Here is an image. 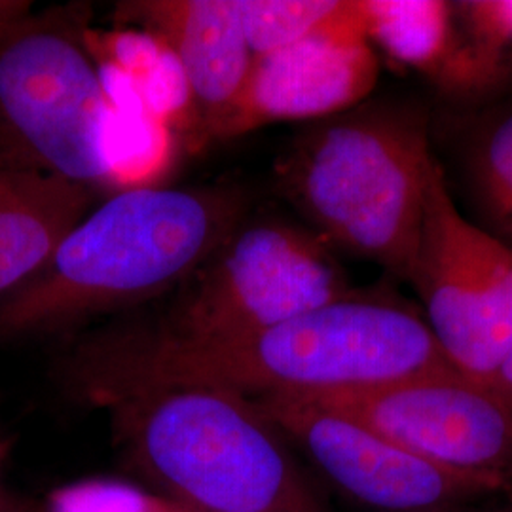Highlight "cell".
<instances>
[{
    "label": "cell",
    "mask_w": 512,
    "mask_h": 512,
    "mask_svg": "<svg viewBox=\"0 0 512 512\" xmlns=\"http://www.w3.org/2000/svg\"><path fill=\"white\" fill-rule=\"evenodd\" d=\"M450 370L418 308L355 289L272 329L232 338L173 340L129 325L107 330L80 342L67 376L90 403L160 385L217 387L249 399L313 397Z\"/></svg>",
    "instance_id": "6da1fadb"
},
{
    "label": "cell",
    "mask_w": 512,
    "mask_h": 512,
    "mask_svg": "<svg viewBox=\"0 0 512 512\" xmlns=\"http://www.w3.org/2000/svg\"><path fill=\"white\" fill-rule=\"evenodd\" d=\"M249 213L251 194L239 184L112 194L0 298V340L52 334L175 291Z\"/></svg>",
    "instance_id": "7a4b0ae2"
},
{
    "label": "cell",
    "mask_w": 512,
    "mask_h": 512,
    "mask_svg": "<svg viewBox=\"0 0 512 512\" xmlns=\"http://www.w3.org/2000/svg\"><path fill=\"white\" fill-rule=\"evenodd\" d=\"M435 160L418 105L365 99L304 124L274 167L275 186L313 234L406 281Z\"/></svg>",
    "instance_id": "3957f363"
},
{
    "label": "cell",
    "mask_w": 512,
    "mask_h": 512,
    "mask_svg": "<svg viewBox=\"0 0 512 512\" xmlns=\"http://www.w3.org/2000/svg\"><path fill=\"white\" fill-rule=\"evenodd\" d=\"M112 433L129 465L194 512H327L253 399L203 385L110 393Z\"/></svg>",
    "instance_id": "277c9868"
},
{
    "label": "cell",
    "mask_w": 512,
    "mask_h": 512,
    "mask_svg": "<svg viewBox=\"0 0 512 512\" xmlns=\"http://www.w3.org/2000/svg\"><path fill=\"white\" fill-rule=\"evenodd\" d=\"M0 164L93 192L118 181L109 93L69 14L0 19Z\"/></svg>",
    "instance_id": "5b68a950"
},
{
    "label": "cell",
    "mask_w": 512,
    "mask_h": 512,
    "mask_svg": "<svg viewBox=\"0 0 512 512\" xmlns=\"http://www.w3.org/2000/svg\"><path fill=\"white\" fill-rule=\"evenodd\" d=\"M353 291L336 251L308 226L249 213L173 291L162 315L129 327L173 340L232 338Z\"/></svg>",
    "instance_id": "8992f818"
},
{
    "label": "cell",
    "mask_w": 512,
    "mask_h": 512,
    "mask_svg": "<svg viewBox=\"0 0 512 512\" xmlns=\"http://www.w3.org/2000/svg\"><path fill=\"white\" fill-rule=\"evenodd\" d=\"M406 283L448 365L492 389L512 348V249L467 219L437 156Z\"/></svg>",
    "instance_id": "52a82bcc"
},
{
    "label": "cell",
    "mask_w": 512,
    "mask_h": 512,
    "mask_svg": "<svg viewBox=\"0 0 512 512\" xmlns=\"http://www.w3.org/2000/svg\"><path fill=\"white\" fill-rule=\"evenodd\" d=\"M298 399L355 421L442 469L492 478L512 492V408L494 389L454 370Z\"/></svg>",
    "instance_id": "ba28073f"
},
{
    "label": "cell",
    "mask_w": 512,
    "mask_h": 512,
    "mask_svg": "<svg viewBox=\"0 0 512 512\" xmlns=\"http://www.w3.org/2000/svg\"><path fill=\"white\" fill-rule=\"evenodd\" d=\"M253 401L338 490L372 511H452L512 497L497 480L442 469L310 401L283 395Z\"/></svg>",
    "instance_id": "9c48e42d"
},
{
    "label": "cell",
    "mask_w": 512,
    "mask_h": 512,
    "mask_svg": "<svg viewBox=\"0 0 512 512\" xmlns=\"http://www.w3.org/2000/svg\"><path fill=\"white\" fill-rule=\"evenodd\" d=\"M378 73L363 0H353L348 14L329 27L255 57L234 137L275 122L310 124L351 109L370 97Z\"/></svg>",
    "instance_id": "30bf717a"
},
{
    "label": "cell",
    "mask_w": 512,
    "mask_h": 512,
    "mask_svg": "<svg viewBox=\"0 0 512 512\" xmlns=\"http://www.w3.org/2000/svg\"><path fill=\"white\" fill-rule=\"evenodd\" d=\"M118 19L141 25L173 54L205 139H232L255 63L236 0H139Z\"/></svg>",
    "instance_id": "8fae6325"
},
{
    "label": "cell",
    "mask_w": 512,
    "mask_h": 512,
    "mask_svg": "<svg viewBox=\"0 0 512 512\" xmlns=\"http://www.w3.org/2000/svg\"><path fill=\"white\" fill-rule=\"evenodd\" d=\"M93 200L88 186L0 164V298L37 274Z\"/></svg>",
    "instance_id": "7c38bea8"
},
{
    "label": "cell",
    "mask_w": 512,
    "mask_h": 512,
    "mask_svg": "<svg viewBox=\"0 0 512 512\" xmlns=\"http://www.w3.org/2000/svg\"><path fill=\"white\" fill-rule=\"evenodd\" d=\"M456 173L467 219L512 249V101L480 112L461 131Z\"/></svg>",
    "instance_id": "4fadbf2b"
},
{
    "label": "cell",
    "mask_w": 512,
    "mask_h": 512,
    "mask_svg": "<svg viewBox=\"0 0 512 512\" xmlns=\"http://www.w3.org/2000/svg\"><path fill=\"white\" fill-rule=\"evenodd\" d=\"M368 42L414 69H435L450 50L452 8L435 0H363Z\"/></svg>",
    "instance_id": "5bb4252c"
},
{
    "label": "cell",
    "mask_w": 512,
    "mask_h": 512,
    "mask_svg": "<svg viewBox=\"0 0 512 512\" xmlns=\"http://www.w3.org/2000/svg\"><path fill=\"white\" fill-rule=\"evenodd\" d=\"M255 57L291 46L344 18L353 0H236Z\"/></svg>",
    "instance_id": "9a60e30c"
},
{
    "label": "cell",
    "mask_w": 512,
    "mask_h": 512,
    "mask_svg": "<svg viewBox=\"0 0 512 512\" xmlns=\"http://www.w3.org/2000/svg\"><path fill=\"white\" fill-rule=\"evenodd\" d=\"M179 505L129 482L88 478L61 486L50 494V512H175Z\"/></svg>",
    "instance_id": "2e32d148"
},
{
    "label": "cell",
    "mask_w": 512,
    "mask_h": 512,
    "mask_svg": "<svg viewBox=\"0 0 512 512\" xmlns=\"http://www.w3.org/2000/svg\"><path fill=\"white\" fill-rule=\"evenodd\" d=\"M467 6L484 37L512 42V2H475Z\"/></svg>",
    "instance_id": "e0dca14e"
},
{
    "label": "cell",
    "mask_w": 512,
    "mask_h": 512,
    "mask_svg": "<svg viewBox=\"0 0 512 512\" xmlns=\"http://www.w3.org/2000/svg\"><path fill=\"white\" fill-rule=\"evenodd\" d=\"M492 389L512 408V348L501 368L497 370Z\"/></svg>",
    "instance_id": "ac0fdd59"
},
{
    "label": "cell",
    "mask_w": 512,
    "mask_h": 512,
    "mask_svg": "<svg viewBox=\"0 0 512 512\" xmlns=\"http://www.w3.org/2000/svg\"><path fill=\"white\" fill-rule=\"evenodd\" d=\"M29 2H10V0H0V19L14 18L23 12L29 10Z\"/></svg>",
    "instance_id": "d6986e66"
},
{
    "label": "cell",
    "mask_w": 512,
    "mask_h": 512,
    "mask_svg": "<svg viewBox=\"0 0 512 512\" xmlns=\"http://www.w3.org/2000/svg\"><path fill=\"white\" fill-rule=\"evenodd\" d=\"M461 512H512V497H509L503 505H497V507H480V505H471V507H465Z\"/></svg>",
    "instance_id": "ffe728a7"
},
{
    "label": "cell",
    "mask_w": 512,
    "mask_h": 512,
    "mask_svg": "<svg viewBox=\"0 0 512 512\" xmlns=\"http://www.w3.org/2000/svg\"><path fill=\"white\" fill-rule=\"evenodd\" d=\"M6 450H8V444L0 440V467H2V461H4V456H6Z\"/></svg>",
    "instance_id": "44dd1931"
},
{
    "label": "cell",
    "mask_w": 512,
    "mask_h": 512,
    "mask_svg": "<svg viewBox=\"0 0 512 512\" xmlns=\"http://www.w3.org/2000/svg\"><path fill=\"white\" fill-rule=\"evenodd\" d=\"M0 512H21L18 509H14V507H10V505H6V503H2L0 501Z\"/></svg>",
    "instance_id": "7402d4cb"
},
{
    "label": "cell",
    "mask_w": 512,
    "mask_h": 512,
    "mask_svg": "<svg viewBox=\"0 0 512 512\" xmlns=\"http://www.w3.org/2000/svg\"><path fill=\"white\" fill-rule=\"evenodd\" d=\"M465 509V507H461V509H452V511H440V512H461Z\"/></svg>",
    "instance_id": "603a6c76"
},
{
    "label": "cell",
    "mask_w": 512,
    "mask_h": 512,
    "mask_svg": "<svg viewBox=\"0 0 512 512\" xmlns=\"http://www.w3.org/2000/svg\"><path fill=\"white\" fill-rule=\"evenodd\" d=\"M175 512H194V511H188V509H183V507H179V509H177V511Z\"/></svg>",
    "instance_id": "cb8c5ba5"
}]
</instances>
